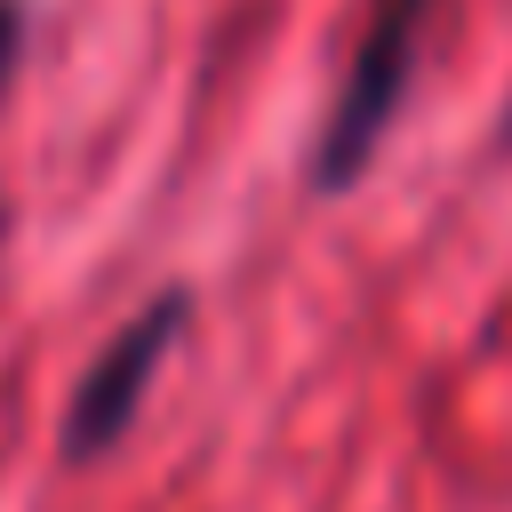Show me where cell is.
<instances>
[{
    "mask_svg": "<svg viewBox=\"0 0 512 512\" xmlns=\"http://www.w3.org/2000/svg\"><path fill=\"white\" fill-rule=\"evenodd\" d=\"M184 328H192L184 288H160L152 304H136L112 328V344L80 368V384L64 400V464H96L104 448H120V432L136 424V408H144V392H152V376H160V360L176 352Z\"/></svg>",
    "mask_w": 512,
    "mask_h": 512,
    "instance_id": "7a4b0ae2",
    "label": "cell"
},
{
    "mask_svg": "<svg viewBox=\"0 0 512 512\" xmlns=\"http://www.w3.org/2000/svg\"><path fill=\"white\" fill-rule=\"evenodd\" d=\"M0 232H8V208H0Z\"/></svg>",
    "mask_w": 512,
    "mask_h": 512,
    "instance_id": "5b68a950",
    "label": "cell"
},
{
    "mask_svg": "<svg viewBox=\"0 0 512 512\" xmlns=\"http://www.w3.org/2000/svg\"><path fill=\"white\" fill-rule=\"evenodd\" d=\"M424 24H432V0H368L360 8V40H352V64H344V88H336V112L312 144V184L320 192H344L368 176L408 80H416V48H424Z\"/></svg>",
    "mask_w": 512,
    "mask_h": 512,
    "instance_id": "6da1fadb",
    "label": "cell"
},
{
    "mask_svg": "<svg viewBox=\"0 0 512 512\" xmlns=\"http://www.w3.org/2000/svg\"><path fill=\"white\" fill-rule=\"evenodd\" d=\"M16 56H24V0H0V96L16 80Z\"/></svg>",
    "mask_w": 512,
    "mask_h": 512,
    "instance_id": "3957f363",
    "label": "cell"
},
{
    "mask_svg": "<svg viewBox=\"0 0 512 512\" xmlns=\"http://www.w3.org/2000/svg\"><path fill=\"white\" fill-rule=\"evenodd\" d=\"M504 144H512V112H504Z\"/></svg>",
    "mask_w": 512,
    "mask_h": 512,
    "instance_id": "277c9868",
    "label": "cell"
}]
</instances>
